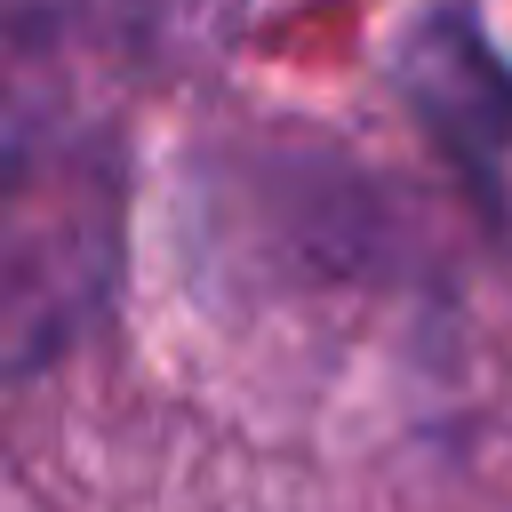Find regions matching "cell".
Here are the masks:
<instances>
[{
  "mask_svg": "<svg viewBox=\"0 0 512 512\" xmlns=\"http://www.w3.org/2000/svg\"><path fill=\"white\" fill-rule=\"evenodd\" d=\"M120 272V160L104 136L0 120V368H32Z\"/></svg>",
  "mask_w": 512,
  "mask_h": 512,
  "instance_id": "cell-1",
  "label": "cell"
}]
</instances>
